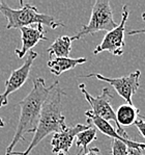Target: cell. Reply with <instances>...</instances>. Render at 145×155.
Wrapping results in <instances>:
<instances>
[{
	"instance_id": "cell-1",
	"label": "cell",
	"mask_w": 145,
	"mask_h": 155,
	"mask_svg": "<svg viewBox=\"0 0 145 155\" xmlns=\"http://www.w3.org/2000/svg\"><path fill=\"white\" fill-rule=\"evenodd\" d=\"M55 82L47 87L43 77H36L32 81V90L23 100L18 103L20 106V117L17 129L11 144L6 148L5 155H11L14 148L20 140H25V134L34 133L37 127L42 108L47 98L53 90Z\"/></svg>"
},
{
	"instance_id": "cell-2",
	"label": "cell",
	"mask_w": 145,
	"mask_h": 155,
	"mask_svg": "<svg viewBox=\"0 0 145 155\" xmlns=\"http://www.w3.org/2000/svg\"><path fill=\"white\" fill-rule=\"evenodd\" d=\"M63 94V91L59 87V81L56 80L53 90L43 105L36 130L29 146L24 152L13 151L11 155H28L47 135L52 133L55 134L66 129L68 126L65 124V118L61 114V100Z\"/></svg>"
},
{
	"instance_id": "cell-3",
	"label": "cell",
	"mask_w": 145,
	"mask_h": 155,
	"mask_svg": "<svg viewBox=\"0 0 145 155\" xmlns=\"http://www.w3.org/2000/svg\"><path fill=\"white\" fill-rule=\"evenodd\" d=\"M20 8H11L3 1H0V13L8 19L6 28H22L26 26H31L33 24L46 25L52 29L63 26V22L58 19L54 18L53 16L40 14L35 6L29 3H24L20 1Z\"/></svg>"
},
{
	"instance_id": "cell-4",
	"label": "cell",
	"mask_w": 145,
	"mask_h": 155,
	"mask_svg": "<svg viewBox=\"0 0 145 155\" xmlns=\"http://www.w3.org/2000/svg\"><path fill=\"white\" fill-rule=\"evenodd\" d=\"M118 24L113 19V12L109 0H96L92 6L88 24L83 25L81 29L72 37L73 41L82 39L86 35H93L97 31H111Z\"/></svg>"
},
{
	"instance_id": "cell-5",
	"label": "cell",
	"mask_w": 145,
	"mask_h": 155,
	"mask_svg": "<svg viewBox=\"0 0 145 155\" xmlns=\"http://www.w3.org/2000/svg\"><path fill=\"white\" fill-rule=\"evenodd\" d=\"M79 90L81 91L83 95H84L86 101L88 102V104L91 107V113L96 114L99 118L103 119V120L107 121V122H114L116 125V130L119 132V134L123 139L125 140H131L129 134L127 133V131L123 129L122 127H120L118 125L117 121H116V114L114 111L112 104H111V100H112L113 96L110 93V90L108 87H104L102 90V93L97 97H93L87 92L86 87H85L84 83H81L79 85Z\"/></svg>"
},
{
	"instance_id": "cell-6",
	"label": "cell",
	"mask_w": 145,
	"mask_h": 155,
	"mask_svg": "<svg viewBox=\"0 0 145 155\" xmlns=\"http://www.w3.org/2000/svg\"><path fill=\"white\" fill-rule=\"evenodd\" d=\"M129 8L127 4L122 6L121 11V21L111 31H108L102 40L101 44L97 45L93 50V54H99L101 52L108 51L115 56H120L123 54L125 48V23L129 18Z\"/></svg>"
},
{
	"instance_id": "cell-7",
	"label": "cell",
	"mask_w": 145,
	"mask_h": 155,
	"mask_svg": "<svg viewBox=\"0 0 145 155\" xmlns=\"http://www.w3.org/2000/svg\"><path fill=\"white\" fill-rule=\"evenodd\" d=\"M140 75H141V72L139 70H136L134 72L128 74V75L117 78L106 77V76L99 73H90L87 74V75H81L80 77H96L99 80L110 83L114 87V90L116 91V93L119 95L121 98H123V100H125V102L128 104H133V95L140 87Z\"/></svg>"
},
{
	"instance_id": "cell-8",
	"label": "cell",
	"mask_w": 145,
	"mask_h": 155,
	"mask_svg": "<svg viewBox=\"0 0 145 155\" xmlns=\"http://www.w3.org/2000/svg\"><path fill=\"white\" fill-rule=\"evenodd\" d=\"M37 56H39L37 52L30 50L28 52L24 64L20 68L16 69V70H14L11 73V76H9L8 79L5 81L4 92L2 94H0V108L8 105L9 95L13 94L16 91H18L21 87H23V84H24L26 80L28 79V77H29L30 70L32 68V64Z\"/></svg>"
},
{
	"instance_id": "cell-9",
	"label": "cell",
	"mask_w": 145,
	"mask_h": 155,
	"mask_svg": "<svg viewBox=\"0 0 145 155\" xmlns=\"http://www.w3.org/2000/svg\"><path fill=\"white\" fill-rule=\"evenodd\" d=\"M85 117L87 119V124L92 127H94L96 129L99 130L103 134L107 135L109 137H112L113 140H121L122 143H125L128 147L131 149H137V150H142L145 149V144L144 143H140V142H134L132 140H125L119 134L116 128H114L109 122L103 120V119L99 118L96 114H93L90 110L85 111Z\"/></svg>"
},
{
	"instance_id": "cell-10",
	"label": "cell",
	"mask_w": 145,
	"mask_h": 155,
	"mask_svg": "<svg viewBox=\"0 0 145 155\" xmlns=\"http://www.w3.org/2000/svg\"><path fill=\"white\" fill-rule=\"evenodd\" d=\"M91 127L90 125H84V124H77L72 127H66L61 132L55 133L51 140V147L52 152L53 153H59V152H63V153H68L70 151V148L72 147V144L74 140L76 139L78 134L82 131L88 129Z\"/></svg>"
},
{
	"instance_id": "cell-11",
	"label": "cell",
	"mask_w": 145,
	"mask_h": 155,
	"mask_svg": "<svg viewBox=\"0 0 145 155\" xmlns=\"http://www.w3.org/2000/svg\"><path fill=\"white\" fill-rule=\"evenodd\" d=\"M21 30V47L15 50L18 58H23L35 45L42 40H48L45 35L44 26L37 24L36 26H26L20 28Z\"/></svg>"
},
{
	"instance_id": "cell-12",
	"label": "cell",
	"mask_w": 145,
	"mask_h": 155,
	"mask_svg": "<svg viewBox=\"0 0 145 155\" xmlns=\"http://www.w3.org/2000/svg\"><path fill=\"white\" fill-rule=\"evenodd\" d=\"M87 59L85 57H79V58H71V57H55V58L49 59L48 68L50 69L52 74L56 76L61 75L62 73L68 70H73L78 65L86 63Z\"/></svg>"
},
{
	"instance_id": "cell-13",
	"label": "cell",
	"mask_w": 145,
	"mask_h": 155,
	"mask_svg": "<svg viewBox=\"0 0 145 155\" xmlns=\"http://www.w3.org/2000/svg\"><path fill=\"white\" fill-rule=\"evenodd\" d=\"M72 37H68V35L57 38L48 48L50 59L55 57H68L72 50Z\"/></svg>"
},
{
	"instance_id": "cell-14",
	"label": "cell",
	"mask_w": 145,
	"mask_h": 155,
	"mask_svg": "<svg viewBox=\"0 0 145 155\" xmlns=\"http://www.w3.org/2000/svg\"><path fill=\"white\" fill-rule=\"evenodd\" d=\"M116 114V121L120 127L122 126L134 125L137 119L139 118V109L133 104L125 103L118 107Z\"/></svg>"
},
{
	"instance_id": "cell-15",
	"label": "cell",
	"mask_w": 145,
	"mask_h": 155,
	"mask_svg": "<svg viewBox=\"0 0 145 155\" xmlns=\"http://www.w3.org/2000/svg\"><path fill=\"white\" fill-rule=\"evenodd\" d=\"M96 129L94 127H89L88 129L82 131L76 137V145H77L79 152L78 155H82L88 151V145L96 140Z\"/></svg>"
},
{
	"instance_id": "cell-16",
	"label": "cell",
	"mask_w": 145,
	"mask_h": 155,
	"mask_svg": "<svg viewBox=\"0 0 145 155\" xmlns=\"http://www.w3.org/2000/svg\"><path fill=\"white\" fill-rule=\"evenodd\" d=\"M130 148L121 140H113L111 142V153L112 155H129Z\"/></svg>"
},
{
	"instance_id": "cell-17",
	"label": "cell",
	"mask_w": 145,
	"mask_h": 155,
	"mask_svg": "<svg viewBox=\"0 0 145 155\" xmlns=\"http://www.w3.org/2000/svg\"><path fill=\"white\" fill-rule=\"evenodd\" d=\"M134 125H136L137 129L139 130V132L141 133V135L145 139V120H143L142 118H139L137 119V121L135 122Z\"/></svg>"
},
{
	"instance_id": "cell-18",
	"label": "cell",
	"mask_w": 145,
	"mask_h": 155,
	"mask_svg": "<svg viewBox=\"0 0 145 155\" xmlns=\"http://www.w3.org/2000/svg\"><path fill=\"white\" fill-rule=\"evenodd\" d=\"M142 20H143V22L145 23V13L142 14ZM142 32H145V28H142V29H136V30H131L129 31L128 35H137V33H142Z\"/></svg>"
},
{
	"instance_id": "cell-19",
	"label": "cell",
	"mask_w": 145,
	"mask_h": 155,
	"mask_svg": "<svg viewBox=\"0 0 145 155\" xmlns=\"http://www.w3.org/2000/svg\"><path fill=\"white\" fill-rule=\"evenodd\" d=\"M82 155H99V149L96 147L90 148V149H88V151H87L86 153H84Z\"/></svg>"
},
{
	"instance_id": "cell-20",
	"label": "cell",
	"mask_w": 145,
	"mask_h": 155,
	"mask_svg": "<svg viewBox=\"0 0 145 155\" xmlns=\"http://www.w3.org/2000/svg\"><path fill=\"white\" fill-rule=\"evenodd\" d=\"M129 152H130L131 155H143V154H142V151L137 150V149H131V148H130Z\"/></svg>"
},
{
	"instance_id": "cell-21",
	"label": "cell",
	"mask_w": 145,
	"mask_h": 155,
	"mask_svg": "<svg viewBox=\"0 0 145 155\" xmlns=\"http://www.w3.org/2000/svg\"><path fill=\"white\" fill-rule=\"evenodd\" d=\"M3 126H4V122H3V120L0 118V127H3Z\"/></svg>"
},
{
	"instance_id": "cell-22",
	"label": "cell",
	"mask_w": 145,
	"mask_h": 155,
	"mask_svg": "<svg viewBox=\"0 0 145 155\" xmlns=\"http://www.w3.org/2000/svg\"><path fill=\"white\" fill-rule=\"evenodd\" d=\"M57 155H65V153H63V152H59V153H57Z\"/></svg>"
}]
</instances>
